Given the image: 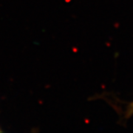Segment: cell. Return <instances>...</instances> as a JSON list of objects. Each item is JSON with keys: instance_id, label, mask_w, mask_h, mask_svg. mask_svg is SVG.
Instances as JSON below:
<instances>
[{"instance_id": "cell-2", "label": "cell", "mask_w": 133, "mask_h": 133, "mask_svg": "<svg viewBox=\"0 0 133 133\" xmlns=\"http://www.w3.org/2000/svg\"><path fill=\"white\" fill-rule=\"evenodd\" d=\"M1 131H2V130H1V129H0V132H1Z\"/></svg>"}, {"instance_id": "cell-1", "label": "cell", "mask_w": 133, "mask_h": 133, "mask_svg": "<svg viewBox=\"0 0 133 133\" xmlns=\"http://www.w3.org/2000/svg\"><path fill=\"white\" fill-rule=\"evenodd\" d=\"M127 117H130L133 115V101L132 103H130L128 106L127 109V112H126Z\"/></svg>"}]
</instances>
